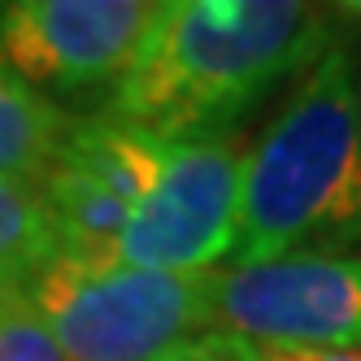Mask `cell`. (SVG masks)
Instances as JSON below:
<instances>
[{"mask_svg":"<svg viewBox=\"0 0 361 361\" xmlns=\"http://www.w3.org/2000/svg\"><path fill=\"white\" fill-rule=\"evenodd\" d=\"M335 9L300 0H157L109 118L157 140H214L335 44Z\"/></svg>","mask_w":361,"mask_h":361,"instance_id":"obj_1","label":"cell"},{"mask_svg":"<svg viewBox=\"0 0 361 361\" xmlns=\"http://www.w3.org/2000/svg\"><path fill=\"white\" fill-rule=\"evenodd\" d=\"M353 66V48L335 39L296 79L257 144L244 148L240 231L226 266L274 262L314 240L361 231Z\"/></svg>","mask_w":361,"mask_h":361,"instance_id":"obj_2","label":"cell"},{"mask_svg":"<svg viewBox=\"0 0 361 361\" xmlns=\"http://www.w3.org/2000/svg\"><path fill=\"white\" fill-rule=\"evenodd\" d=\"M22 292L66 361H157L209 331V274L53 257Z\"/></svg>","mask_w":361,"mask_h":361,"instance_id":"obj_3","label":"cell"},{"mask_svg":"<svg viewBox=\"0 0 361 361\" xmlns=\"http://www.w3.org/2000/svg\"><path fill=\"white\" fill-rule=\"evenodd\" d=\"M209 331L252 348H361V257L300 248L209 270Z\"/></svg>","mask_w":361,"mask_h":361,"instance_id":"obj_4","label":"cell"},{"mask_svg":"<svg viewBox=\"0 0 361 361\" xmlns=\"http://www.w3.org/2000/svg\"><path fill=\"white\" fill-rule=\"evenodd\" d=\"M244 148L226 135L161 140L152 183L114 262L166 274H209L235 252Z\"/></svg>","mask_w":361,"mask_h":361,"instance_id":"obj_5","label":"cell"},{"mask_svg":"<svg viewBox=\"0 0 361 361\" xmlns=\"http://www.w3.org/2000/svg\"><path fill=\"white\" fill-rule=\"evenodd\" d=\"M157 148V135L109 114L70 126L61 152L35 188L57 226L61 257L114 262L118 240L148 196Z\"/></svg>","mask_w":361,"mask_h":361,"instance_id":"obj_6","label":"cell"},{"mask_svg":"<svg viewBox=\"0 0 361 361\" xmlns=\"http://www.w3.org/2000/svg\"><path fill=\"white\" fill-rule=\"evenodd\" d=\"M157 18V0H9L0 61L35 92L114 87Z\"/></svg>","mask_w":361,"mask_h":361,"instance_id":"obj_7","label":"cell"},{"mask_svg":"<svg viewBox=\"0 0 361 361\" xmlns=\"http://www.w3.org/2000/svg\"><path fill=\"white\" fill-rule=\"evenodd\" d=\"M74 118L0 61V183L39 188Z\"/></svg>","mask_w":361,"mask_h":361,"instance_id":"obj_8","label":"cell"},{"mask_svg":"<svg viewBox=\"0 0 361 361\" xmlns=\"http://www.w3.org/2000/svg\"><path fill=\"white\" fill-rule=\"evenodd\" d=\"M53 257H61V240L39 192L0 183V288H27Z\"/></svg>","mask_w":361,"mask_h":361,"instance_id":"obj_9","label":"cell"},{"mask_svg":"<svg viewBox=\"0 0 361 361\" xmlns=\"http://www.w3.org/2000/svg\"><path fill=\"white\" fill-rule=\"evenodd\" d=\"M0 361H66L22 288H0Z\"/></svg>","mask_w":361,"mask_h":361,"instance_id":"obj_10","label":"cell"},{"mask_svg":"<svg viewBox=\"0 0 361 361\" xmlns=\"http://www.w3.org/2000/svg\"><path fill=\"white\" fill-rule=\"evenodd\" d=\"M157 361H257L252 344L235 340V335H222V331H204L196 340H183L178 348H170Z\"/></svg>","mask_w":361,"mask_h":361,"instance_id":"obj_11","label":"cell"},{"mask_svg":"<svg viewBox=\"0 0 361 361\" xmlns=\"http://www.w3.org/2000/svg\"><path fill=\"white\" fill-rule=\"evenodd\" d=\"M257 361H361V348H252Z\"/></svg>","mask_w":361,"mask_h":361,"instance_id":"obj_12","label":"cell"},{"mask_svg":"<svg viewBox=\"0 0 361 361\" xmlns=\"http://www.w3.org/2000/svg\"><path fill=\"white\" fill-rule=\"evenodd\" d=\"M353 114H357V140H361V57L353 66Z\"/></svg>","mask_w":361,"mask_h":361,"instance_id":"obj_13","label":"cell"}]
</instances>
